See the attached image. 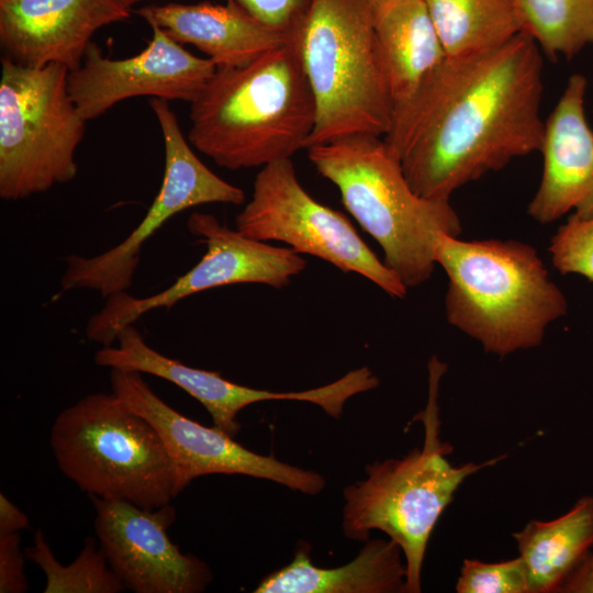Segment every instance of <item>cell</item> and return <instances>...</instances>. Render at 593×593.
Here are the masks:
<instances>
[{
  "label": "cell",
  "instance_id": "cell-1",
  "mask_svg": "<svg viewBox=\"0 0 593 593\" xmlns=\"http://www.w3.org/2000/svg\"><path fill=\"white\" fill-rule=\"evenodd\" d=\"M542 63L537 43L521 32L483 52L446 56L394 110L383 138L417 194L449 201L467 183L539 152Z\"/></svg>",
  "mask_w": 593,
  "mask_h": 593
},
{
  "label": "cell",
  "instance_id": "cell-2",
  "mask_svg": "<svg viewBox=\"0 0 593 593\" xmlns=\"http://www.w3.org/2000/svg\"><path fill=\"white\" fill-rule=\"evenodd\" d=\"M189 118V142L230 170L262 168L307 148L316 108L294 36L246 65L216 67Z\"/></svg>",
  "mask_w": 593,
  "mask_h": 593
},
{
  "label": "cell",
  "instance_id": "cell-3",
  "mask_svg": "<svg viewBox=\"0 0 593 593\" xmlns=\"http://www.w3.org/2000/svg\"><path fill=\"white\" fill-rule=\"evenodd\" d=\"M434 259L448 277L450 325L504 357L539 346L568 302L538 251L514 239L463 240L440 233Z\"/></svg>",
  "mask_w": 593,
  "mask_h": 593
},
{
  "label": "cell",
  "instance_id": "cell-4",
  "mask_svg": "<svg viewBox=\"0 0 593 593\" xmlns=\"http://www.w3.org/2000/svg\"><path fill=\"white\" fill-rule=\"evenodd\" d=\"M447 365L436 356L428 361V399L415 418L425 427L422 447L402 458L366 466L367 478L344 489L343 532L366 541L381 530L402 550L406 566L405 593L422 591L424 557L432 532L463 481L505 456L483 463L454 466L447 456L452 446L440 438L439 384Z\"/></svg>",
  "mask_w": 593,
  "mask_h": 593
},
{
  "label": "cell",
  "instance_id": "cell-5",
  "mask_svg": "<svg viewBox=\"0 0 593 593\" xmlns=\"http://www.w3.org/2000/svg\"><path fill=\"white\" fill-rule=\"evenodd\" d=\"M321 176L336 186L346 210L381 247L383 262L407 288L427 281L440 233L459 236L449 201L429 200L410 186L382 136L353 135L307 148Z\"/></svg>",
  "mask_w": 593,
  "mask_h": 593
},
{
  "label": "cell",
  "instance_id": "cell-6",
  "mask_svg": "<svg viewBox=\"0 0 593 593\" xmlns=\"http://www.w3.org/2000/svg\"><path fill=\"white\" fill-rule=\"evenodd\" d=\"M293 36L316 108L307 148L353 135L383 137L393 103L369 0H314Z\"/></svg>",
  "mask_w": 593,
  "mask_h": 593
},
{
  "label": "cell",
  "instance_id": "cell-7",
  "mask_svg": "<svg viewBox=\"0 0 593 593\" xmlns=\"http://www.w3.org/2000/svg\"><path fill=\"white\" fill-rule=\"evenodd\" d=\"M49 444L61 472L89 495L158 508L182 492L157 429L112 391L61 411Z\"/></svg>",
  "mask_w": 593,
  "mask_h": 593
},
{
  "label": "cell",
  "instance_id": "cell-8",
  "mask_svg": "<svg viewBox=\"0 0 593 593\" xmlns=\"http://www.w3.org/2000/svg\"><path fill=\"white\" fill-rule=\"evenodd\" d=\"M59 64L29 67L1 57L0 198L18 201L75 179L86 120Z\"/></svg>",
  "mask_w": 593,
  "mask_h": 593
},
{
  "label": "cell",
  "instance_id": "cell-9",
  "mask_svg": "<svg viewBox=\"0 0 593 593\" xmlns=\"http://www.w3.org/2000/svg\"><path fill=\"white\" fill-rule=\"evenodd\" d=\"M235 225L250 238L284 243L298 254L358 273L392 298L403 299L407 293L409 288L376 256L351 222L302 187L291 158L260 169L251 199L237 214Z\"/></svg>",
  "mask_w": 593,
  "mask_h": 593
},
{
  "label": "cell",
  "instance_id": "cell-10",
  "mask_svg": "<svg viewBox=\"0 0 593 593\" xmlns=\"http://www.w3.org/2000/svg\"><path fill=\"white\" fill-rule=\"evenodd\" d=\"M187 224L205 244L200 261L153 295L134 296L123 291L107 296L101 310L87 321L85 334L90 342L111 346L123 327L150 311L171 309L179 301L205 290L237 283L282 289L306 266L292 248L250 238L210 213L193 212Z\"/></svg>",
  "mask_w": 593,
  "mask_h": 593
},
{
  "label": "cell",
  "instance_id": "cell-11",
  "mask_svg": "<svg viewBox=\"0 0 593 593\" xmlns=\"http://www.w3.org/2000/svg\"><path fill=\"white\" fill-rule=\"evenodd\" d=\"M149 105L159 123L165 147V171L160 189L139 224L118 245L92 257H65L60 278L64 291L92 290L107 298L127 291L145 243L172 216L202 204L240 205L245 192L215 175L195 155L177 116L165 99L152 98Z\"/></svg>",
  "mask_w": 593,
  "mask_h": 593
},
{
  "label": "cell",
  "instance_id": "cell-12",
  "mask_svg": "<svg viewBox=\"0 0 593 593\" xmlns=\"http://www.w3.org/2000/svg\"><path fill=\"white\" fill-rule=\"evenodd\" d=\"M112 392L145 417L160 435L169 452L181 490L206 474H242L266 479L292 491L315 495L325 488L322 474L292 466L273 456L258 455L216 427L192 421L163 401L142 373L110 369Z\"/></svg>",
  "mask_w": 593,
  "mask_h": 593
},
{
  "label": "cell",
  "instance_id": "cell-13",
  "mask_svg": "<svg viewBox=\"0 0 593 593\" xmlns=\"http://www.w3.org/2000/svg\"><path fill=\"white\" fill-rule=\"evenodd\" d=\"M94 529L109 564L135 593H200L212 581L209 566L183 553L168 534L176 511L144 508L123 500L89 495Z\"/></svg>",
  "mask_w": 593,
  "mask_h": 593
},
{
  "label": "cell",
  "instance_id": "cell-14",
  "mask_svg": "<svg viewBox=\"0 0 593 593\" xmlns=\"http://www.w3.org/2000/svg\"><path fill=\"white\" fill-rule=\"evenodd\" d=\"M139 54L112 59L91 43L81 65L68 72L70 97L86 120H94L114 104L150 96L191 103L216 70L208 57H198L157 26Z\"/></svg>",
  "mask_w": 593,
  "mask_h": 593
},
{
  "label": "cell",
  "instance_id": "cell-15",
  "mask_svg": "<svg viewBox=\"0 0 593 593\" xmlns=\"http://www.w3.org/2000/svg\"><path fill=\"white\" fill-rule=\"evenodd\" d=\"M122 0H0L3 57L29 67L77 69L101 27L130 19Z\"/></svg>",
  "mask_w": 593,
  "mask_h": 593
},
{
  "label": "cell",
  "instance_id": "cell-16",
  "mask_svg": "<svg viewBox=\"0 0 593 593\" xmlns=\"http://www.w3.org/2000/svg\"><path fill=\"white\" fill-rule=\"evenodd\" d=\"M586 86L584 76L572 75L545 121L541 179L527 208L530 217L542 224L571 211L593 214V131L584 113Z\"/></svg>",
  "mask_w": 593,
  "mask_h": 593
},
{
  "label": "cell",
  "instance_id": "cell-17",
  "mask_svg": "<svg viewBox=\"0 0 593 593\" xmlns=\"http://www.w3.org/2000/svg\"><path fill=\"white\" fill-rule=\"evenodd\" d=\"M135 12L179 44L195 46L216 67L246 65L293 37L269 27L235 0L150 4Z\"/></svg>",
  "mask_w": 593,
  "mask_h": 593
},
{
  "label": "cell",
  "instance_id": "cell-18",
  "mask_svg": "<svg viewBox=\"0 0 593 593\" xmlns=\"http://www.w3.org/2000/svg\"><path fill=\"white\" fill-rule=\"evenodd\" d=\"M118 346H103L94 362L104 368L136 371L167 380L199 401L213 426L235 437L240 429L238 413L253 404L255 391L223 378L219 372L187 366L152 348L134 324L116 336Z\"/></svg>",
  "mask_w": 593,
  "mask_h": 593
},
{
  "label": "cell",
  "instance_id": "cell-19",
  "mask_svg": "<svg viewBox=\"0 0 593 593\" xmlns=\"http://www.w3.org/2000/svg\"><path fill=\"white\" fill-rule=\"evenodd\" d=\"M372 29L393 112L446 54L424 0H369Z\"/></svg>",
  "mask_w": 593,
  "mask_h": 593
},
{
  "label": "cell",
  "instance_id": "cell-20",
  "mask_svg": "<svg viewBox=\"0 0 593 593\" xmlns=\"http://www.w3.org/2000/svg\"><path fill=\"white\" fill-rule=\"evenodd\" d=\"M301 546L287 566L260 580L254 593L405 592L406 566L401 548L389 539H368L358 555L336 568H320Z\"/></svg>",
  "mask_w": 593,
  "mask_h": 593
},
{
  "label": "cell",
  "instance_id": "cell-21",
  "mask_svg": "<svg viewBox=\"0 0 593 593\" xmlns=\"http://www.w3.org/2000/svg\"><path fill=\"white\" fill-rule=\"evenodd\" d=\"M513 537L527 569L530 593H557L593 547V496L580 497L552 521H530Z\"/></svg>",
  "mask_w": 593,
  "mask_h": 593
},
{
  "label": "cell",
  "instance_id": "cell-22",
  "mask_svg": "<svg viewBox=\"0 0 593 593\" xmlns=\"http://www.w3.org/2000/svg\"><path fill=\"white\" fill-rule=\"evenodd\" d=\"M446 56L500 46L523 32L516 0H424Z\"/></svg>",
  "mask_w": 593,
  "mask_h": 593
},
{
  "label": "cell",
  "instance_id": "cell-23",
  "mask_svg": "<svg viewBox=\"0 0 593 593\" xmlns=\"http://www.w3.org/2000/svg\"><path fill=\"white\" fill-rule=\"evenodd\" d=\"M523 32L550 59L593 44V0H516Z\"/></svg>",
  "mask_w": 593,
  "mask_h": 593
},
{
  "label": "cell",
  "instance_id": "cell-24",
  "mask_svg": "<svg viewBox=\"0 0 593 593\" xmlns=\"http://www.w3.org/2000/svg\"><path fill=\"white\" fill-rule=\"evenodd\" d=\"M25 555L43 570L45 593H118L126 589L102 548H97L91 537L68 566L58 562L41 529L34 536V546L26 548Z\"/></svg>",
  "mask_w": 593,
  "mask_h": 593
},
{
  "label": "cell",
  "instance_id": "cell-25",
  "mask_svg": "<svg viewBox=\"0 0 593 593\" xmlns=\"http://www.w3.org/2000/svg\"><path fill=\"white\" fill-rule=\"evenodd\" d=\"M548 250L560 273L593 282V214L572 213L551 237Z\"/></svg>",
  "mask_w": 593,
  "mask_h": 593
},
{
  "label": "cell",
  "instance_id": "cell-26",
  "mask_svg": "<svg viewBox=\"0 0 593 593\" xmlns=\"http://www.w3.org/2000/svg\"><path fill=\"white\" fill-rule=\"evenodd\" d=\"M458 593H530L521 556L501 562L465 559L456 584Z\"/></svg>",
  "mask_w": 593,
  "mask_h": 593
},
{
  "label": "cell",
  "instance_id": "cell-27",
  "mask_svg": "<svg viewBox=\"0 0 593 593\" xmlns=\"http://www.w3.org/2000/svg\"><path fill=\"white\" fill-rule=\"evenodd\" d=\"M269 27L293 35L314 0H235Z\"/></svg>",
  "mask_w": 593,
  "mask_h": 593
},
{
  "label": "cell",
  "instance_id": "cell-28",
  "mask_svg": "<svg viewBox=\"0 0 593 593\" xmlns=\"http://www.w3.org/2000/svg\"><path fill=\"white\" fill-rule=\"evenodd\" d=\"M19 533L0 536V592L24 593L27 580Z\"/></svg>",
  "mask_w": 593,
  "mask_h": 593
},
{
  "label": "cell",
  "instance_id": "cell-29",
  "mask_svg": "<svg viewBox=\"0 0 593 593\" xmlns=\"http://www.w3.org/2000/svg\"><path fill=\"white\" fill-rule=\"evenodd\" d=\"M557 593H593V552L591 550L566 578Z\"/></svg>",
  "mask_w": 593,
  "mask_h": 593
},
{
  "label": "cell",
  "instance_id": "cell-30",
  "mask_svg": "<svg viewBox=\"0 0 593 593\" xmlns=\"http://www.w3.org/2000/svg\"><path fill=\"white\" fill-rule=\"evenodd\" d=\"M29 518L3 493H0V536L29 528Z\"/></svg>",
  "mask_w": 593,
  "mask_h": 593
},
{
  "label": "cell",
  "instance_id": "cell-31",
  "mask_svg": "<svg viewBox=\"0 0 593 593\" xmlns=\"http://www.w3.org/2000/svg\"><path fill=\"white\" fill-rule=\"evenodd\" d=\"M127 7L132 8L135 3L145 1V0H122Z\"/></svg>",
  "mask_w": 593,
  "mask_h": 593
}]
</instances>
